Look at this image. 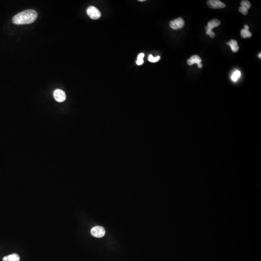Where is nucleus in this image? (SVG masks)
Masks as SVG:
<instances>
[{
  "label": "nucleus",
  "instance_id": "obj_20",
  "mask_svg": "<svg viewBox=\"0 0 261 261\" xmlns=\"http://www.w3.org/2000/svg\"><path fill=\"white\" fill-rule=\"evenodd\" d=\"M261 53H260V54H259V55H258V57H259V58H261Z\"/></svg>",
  "mask_w": 261,
  "mask_h": 261
},
{
  "label": "nucleus",
  "instance_id": "obj_21",
  "mask_svg": "<svg viewBox=\"0 0 261 261\" xmlns=\"http://www.w3.org/2000/svg\"><path fill=\"white\" fill-rule=\"evenodd\" d=\"M139 2H144V1H145V0H139Z\"/></svg>",
  "mask_w": 261,
  "mask_h": 261
},
{
  "label": "nucleus",
  "instance_id": "obj_19",
  "mask_svg": "<svg viewBox=\"0 0 261 261\" xmlns=\"http://www.w3.org/2000/svg\"><path fill=\"white\" fill-rule=\"evenodd\" d=\"M244 29H245L248 30H249V27L248 25H245V26H244Z\"/></svg>",
  "mask_w": 261,
  "mask_h": 261
},
{
  "label": "nucleus",
  "instance_id": "obj_12",
  "mask_svg": "<svg viewBox=\"0 0 261 261\" xmlns=\"http://www.w3.org/2000/svg\"><path fill=\"white\" fill-rule=\"evenodd\" d=\"M7 256L8 261H20V256L17 254H12Z\"/></svg>",
  "mask_w": 261,
  "mask_h": 261
},
{
  "label": "nucleus",
  "instance_id": "obj_13",
  "mask_svg": "<svg viewBox=\"0 0 261 261\" xmlns=\"http://www.w3.org/2000/svg\"><path fill=\"white\" fill-rule=\"evenodd\" d=\"M250 6H251V4H250V2L248 1H247V0L242 1L241 2V7L247 9L250 8Z\"/></svg>",
  "mask_w": 261,
  "mask_h": 261
},
{
  "label": "nucleus",
  "instance_id": "obj_15",
  "mask_svg": "<svg viewBox=\"0 0 261 261\" xmlns=\"http://www.w3.org/2000/svg\"><path fill=\"white\" fill-rule=\"evenodd\" d=\"M239 11H240V13H241L243 15H246L248 14V9H247L245 8L242 7H240V8H239Z\"/></svg>",
  "mask_w": 261,
  "mask_h": 261
},
{
  "label": "nucleus",
  "instance_id": "obj_16",
  "mask_svg": "<svg viewBox=\"0 0 261 261\" xmlns=\"http://www.w3.org/2000/svg\"><path fill=\"white\" fill-rule=\"evenodd\" d=\"M145 55L144 53H140V54H139L137 57V60H143V58L144 57Z\"/></svg>",
  "mask_w": 261,
  "mask_h": 261
},
{
  "label": "nucleus",
  "instance_id": "obj_14",
  "mask_svg": "<svg viewBox=\"0 0 261 261\" xmlns=\"http://www.w3.org/2000/svg\"><path fill=\"white\" fill-rule=\"evenodd\" d=\"M160 58V56H157L154 58L152 55H150L149 56V57H148V61H150V62H151V63H156L159 60Z\"/></svg>",
  "mask_w": 261,
  "mask_h": 261
},
{
  "label": "nucleus",
  "instance_id": "obj_1",
  "mask_svg": "<svg viewBox=\"0 0 261 261\" xmlns=\"http://www.w3.org/2000/svg\"><path fill=\"white\" fill-rule=\"evenodd\" d=\"M38 14L36 11L32 9L25 10L18 13L13 17V23L16 25L30 24L37 19Z\"/></svg>",
  "mask_w": 261,
  "mask_h": 261
},
{
  "label": "nucleus",
  "instance_id": "obj_17",
  "mask_svg": "<svg viewBox=\"0 0 261 261\" xmlns=\"http://www.w3.org/2000/svg\"><path fill=\"white\" fill-rule=\"evenodd\" d=\"M143 63H144V61H143V60H137V65H141V64H143Z\"/></svg>",
  "mask_w": 261,
  "mask_h": 261
},
{
  "label": "nucleus",
  "instance_id": "obj_6",
  "mask_svg": "<svg viewBox=\"0 0 261 261\" xmlns=\"http://www.w3.org/2000/svg\"><path fill=\"white\" fill-rule=\"evenodd\" d=\"M207 4L209 7L212 9H221L226 7L225 3L219 0H209L207 1Z\"/></svg>",
  "mask_w": 261,
  "mask_h": 261
},
{
  "label": "nucleus",
  "instance_id": "obj_11",
  "mask_svg": "<svg viewBox=\"0 0 261 261\" xmlns=\"http://www.w3.org/2000/svg\"><path fill=\"white\" fill-rule=\"evenodd\" d=\"M240 71L238 70L235 71L233 73V75H232V77H231V79H232V80H233V82H236V81L238 80V78H240Z\"/></svg>",
  "mask_w": 261,
  "mask_h": 261
},
{
  "label": "nucleus",
  "instance_id": "obj_8",
  "mask_svg": "<svg viewBox=\"0 0 261 261\" xmlns=\"http://www.w3.org/2000/svg\"><path fill=\"white\" fill-rule=\"evenodd\" d=\"M202 62V59L198 55H193L191 57L190 59L187 61V63L189 65H192L194 63L196 64L198 66L199 68H201L203 65L201 63Z\"/></svg>",
  "mask_w": 261,
  "mask_h": 261
},
{
  "label": "nucleus",
  "instance_id": "obj_7",
  "mask_svg": "<svg viewBox=\"0 0 261 261\" xmlns=\"http://www.w3.org/2000/svg\"><path fill=\"white\" fill-rule=\"evenodd\" d=\"M53 96L56 101L60 103L63 102L66 99L65 92L63 91V90L60 89L56 90L53 93Z\"/></svg>",
  "mask_w": 261,
  "mask_h": 261
},
{
  "label": "nucleus",
  "instance_id": "obj_5",
  "mask_svg": "<svg viewBox=\"0 0 261 261\" xmlns=\"http://www.w3.org/2000/svg\"><path fill=\"white\" fill-rule=\"evenodd\" d=\"M185 24L184 20L182 17H179L170 22V27L173 30H178L183 27Z\"/></svg>",
  "mask_w": 261,
  "mask_h": 261
},
{
  "label": "nucleus",
  "instance_id": "obj_2",
  "mask_svg": "<svg viewBox=\"0 0 261 261\" xmlns=\"http://www.w3.org/2000/svg\"><path fill=\"white\" fill-rule=\"evenodd\" d=\"M221 24V21L217 19H214V20L209 21L207 23V26L206 27V30H207V31H206L207 35H209L210 38H214L215 36V34L212 30L214 28L220 26Z\"/></svg>",
  "mask_w": 261,
  "mask_h": 261
},
{
  "label": "nucleus",
  "instance_id": "obj_10",
  "mask_svg": "<svg viewBox=\"0 0 261 261\" xmlns=\"http://www.w3.org/2000/svg\"><path fill=\"white\" fill-rule=\"evenodd\" d=\"M241 35L242 37L243 38H250L252 36V34L249 31V30L243 29L241 30Z\"/></svg>",
  "mask_w": 261,
  "mask_h": 261
},
{
  "label": "nucleus",
  "instance_id": "obj_18",
  "mask_svg": "<svg viewBox=\"0 0 261 261\" xmlns=\"http://www.w3.org/2000/svg\"><path fill=\"white\" fill-rule=\"evenodd\" d=\"M2 261H8V256H5V257H3V259H2Z\"/></svg>",
  "mask_w": 261,
  "mask_h": 261
},
{
  "label": "nucleus",
  "instance_id": "obj_9",
  "mask_svg": "<svg viewBox=\"0 0 261 261\" xmlns=\"http://www.w3.org/2000/svg\"><path fill=\"white\" fill-rule=\"evenodd\" d=\"M227 44L230 46L231 48L232 51L234 53H236L239 49V47L237 45V42L235 40H230L229 43H227Z\"/></svg>",
  "mask_w": 261,
  "mask_h": 261
},
{
  "label": "nucleus",
  "instance_id": "obj_3",
  "mask_svg": "<svg viewBox=\"0 0 261 261\" xmlns=\"http://www.w3.org/2000/svg\"><path fill=\"white\" fill-rule=\"evenodd\" d=\"M88 15L92 20H98L101 17V12L99 10L93 6H90L87 10Z\"/></svg>",
  "mask_w": 261,
  "mask_h": 261
},
{
  "label": "nucleus",
  "instance_id": "obj_4",
  "mask_svg": "<svg viewBox=\"0 0 261 261\" xmlns=\"http://www.w3.org/2000/svg\"><path fill=\"white\" fill-rule=\"evenodd\" d=\"M91 232L92 235L97 238L103 237L105 234V229L103 227L99 226L92 228Z\"/></svg>",
  "mask_w": 261,
  "mask_h": 261
}]
</instances>
